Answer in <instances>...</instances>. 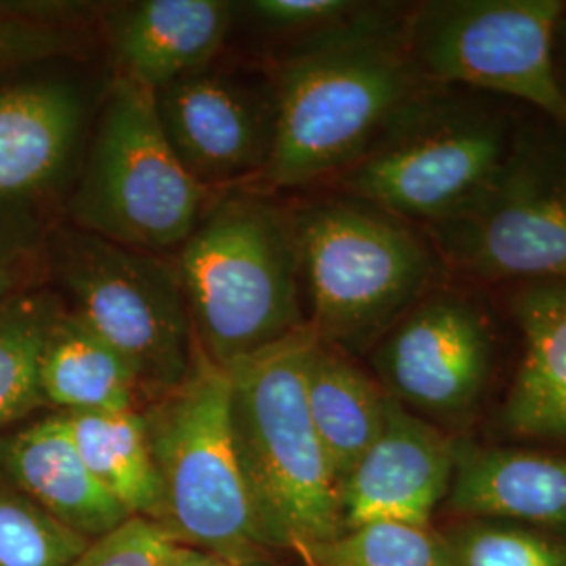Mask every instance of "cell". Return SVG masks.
<instances>
[{
	"instance_id": "obj_7",
	"label": "cell",
	"mask_w": 566,
	"mask_h": 566,
	"mask_svg": "<svg viewBox=\"0 0 566 566\" xmlns=\"http://www.w3.org/2000/svg\"><path fill=\"white\" fill-rule=\"evenodd\" d=\"M42 248L65 308L116 348L154 403L193 374L202 353L175 261L60 224Z\"/></svg>"
},
{
	"instance_id": "obj_25",
	"label": "cell",
	"mask_w": 566,
	"mask_h": 566,
	"mask_svg": "<svg viewBox=\"0 0 566 566\" xmlns=\"http://www.w3.org/2000/svg\"><path fill=\"white\" fill-rule=\"evenodd\" d=\"M91 542L0 481V566H74Z\"/></svg>"
},
{
	"instance_id": "obj_26",
	"label": "cell",
	"mask_w": 566,
	"mask_h": 566,
	"mask_svg": "<svg viewBox=\"0 0 566 566\" xmlns=\"http://www.w3.org/2000/svg\"><path fill=\"white\" fill-rule=\"evenodd\" d=\"M65 13L72 11L57 4L53 9H30L25 4L15 9L11 4H0V70L93 51L81 25L65 20Z\"/></svg>"
},
{
	"instance_id": "obj_28",
	"label": "cell",
	"mask_w": 566,
	"mask_h": 566,
	"mask_svg": "<svg viewBox=\"0 0 566 566\" xmlns=\"http://www.w3.org/2000/svg\"><path fill=\"white\" fill-rule=\"evenodd\" d=\"M175 539L163 525L128 518L124 525L93 542L74 566H164Z\"/></svg>"
},
{
	"instance_id": "obj_8",
	"label": "cell",
	"mask_w": 566,
	"mask_h": 566,
	"mask_svg": "<svg viewBox=\"0 0 566 566\" xmlns=\"http://www.w3.org/2000/svg\"><path fill=\"white\" fill-rule=\"evenodd\" d=\"M164 489V528L233 565L259 560L256 525L231 422L229 374L200 357L179 388L143 409Z\"/></svg>"
},
{
	"instance_id": "obj_14",
	"label": "cell",
	"mask_w": 566,
	"mask_h": 566,
	"mask_svg": "<svg viewBox=\"0 0 566 566\" xmlns=\"http://www.w3.org/2000/svg\"><path fill=\"white\" fill-rule=\"evenodd\" d=\"M458 443L388 397L385 428L340 486L344 528L369 523L430 526L447 502Z\"/></svg>"
},
{
	"instance_id": "obj_30",
	"label": "cell",
	"mask_w": 566,
	"mask_h": 566,
	"mask_svg": "<svg viewBox=\"0 0 566 566\" xmlns=\"http://www.w3.org/2000/svg\"><path fill=\"white\" fill-rule=\"evenodd\" d=\"M164 566H238L229 560H224L221 556H214L210 552L196 549V547L181 546V544H172L166 563Z\"/></svg>"
},
{
	"instance_id": "obj_22",
	"label": "cell",
	"mask_w": 566,
	"mask_h": 566,
	"mask_svg": "<svg viewBox=\"0 0 566 566\" xmlns=\"http://www.w3.org/2000/svg\"><path fill=\"white\" fill-rule=\"evenodd\" d=\"M63 311L57 290L36 285L0 304V434L44 407L42 350Z\"/></svg>"
},
{
	"instance_id": "obj_12",
	"label": "cell",
	"mask_w": 566,
	"mask_h": 566,
	"mask_svg": "<svg viewBox=\"0 0 566 566\" xmlns=\"http://www.w3.org/2000/svg\"><path fill=\"white\" fill-rule=\"evenodd\" d=\"M151 97L172 151L206 189L263 179L277 135L273 67L221 55Z\"/></svg>"
},
{
	"instance_id": "obj_4",
	"label": "cell",
	"mask_w": 566,
	"mask_h": 566,
	"mask_svg": "<svg viewBox=\"0 0 566 566\" xmlns=\"http://www.w3.org/2000/svg\"><path fill=\"white\" fill-rule=\"evenodd\" d=\"M311 336L306 327L227 371L233 437L261 539L301 558L344 531L340 483L304 399Z\"/></svg>"
},
{
	"instance_id": "obj_16",
	"label": "cell",
	"mask_w": 566,
	"mask_h": 566,
	"mask_svg": "<svg viewBox=\"0 0 566 566\" xmlns=\"http://www.w3.org/2000/svg\"><path fill=\"white\" fill-rule=\"evenodd\" d=\"M0 481L91 544L130 518L84 464L61 413L0 434Z\"/></svg>"
},
{
	"instance_id": "obj_11",
	"label": "cell",
	"mask_w": 566,
	"mask_h": 566,
	"mask_svg": "<svg viewBox=\"0 0 566 566\" xmlns=\"http://www.w3.org/2000/svg\"><path fill=\"white\" fill-rule=\"evenodd\" d=\"M432 233L447 263L479 280L566 282V151L516 142L485 196Z\"/></svg>"
},
{
	"instance_id": "obj_13",
	"label": "cell",
	"mask_w": 566,
	"mask_h": 566,
	"mask_svg": "<svg viewBox=\"0 0 566 566\" xmlns=\"http://www.w3.org/2000/svg\"><path fill=\"white\" fill-rule=\"evenodd\" d=\"M367 357L388 397L430 424H451L485 392L493 332L476 304L451 292L426 294Z\"/></svg>"
},
{
	"instance_id": "obj_17",
	"label": "cell",
	"mask_w": 566,
	"mask_h": 566,
	"mask_svg": "<svg viewBox=\"0 0 566 566\" xmlns=\"http://www.w3.org/2000/svg\"><path fill=\"white\" fill-rule=\"evenodd\" d=\"M447 502L465 518L566 531V455L458 446Z\"/></svg>"
},
{
	"instance_id": "obj_6",
	"label": "cell",
	"mask_w": 566,
	"mask_h": 566,
	"mask_svg": "<svg viewBox=\"0 0 566 566\" xmlns=\"http://www.w3.org/2000/svg\"><path fill=\"white\" fill-rule=\"evenodd\" d=\"M217 196L172 151L151 93L114 76L67 202V224L166 256L187 242Z\"/></svg>"
},
{
	"instance_id": "obj_23",
	"label": "cell",
	"mask_w": 566,
	"mask_h": 566,
	"mask_svg": "<svg viewBox=\"0 0 566 566\" xmlns=\"http://www.w3.org/2000/svg\"><path fill=\"white\" fill-rule=\"evenodd\" d=\"M306 566H453L446 542L430 526L369 523L306 549Z\"/></svg>"
},
{
	"instance_id": "obj_19",
	"label": "cell",
	"mask_w": 566,
	"mask_h": 566,
	"mask_svg": "<svg viewBox=\"0 0 566 566\" xmlns=\"http://www.w3.org/2000/svg\"><path fill=\"white\" fill-rule=\"evenodd\" d=\"M303 385L311 422L343 486L385 428L388 395L348 353L315 336L304 350Z\"/></svg>"
},
{
	"instance_id": "obj_1",
	"label": "cell",
	"mask_w": 566,
	"mask_h": 566,
	"mask_svg": "<svg viewBox=\"0 0 566 566\" xmlns=\"http://www.w3.org/2000/svg\"><path fill=\"white\" fill-rule=\"evenodd\" d=\"M277 135L261 182L298 189L340 177L420 99V72L376 11L308 36L273 65Z\"/></svg>"
},
{
	"instance_id": "obj_20",
	"label": "cell",
	"mask_w": 566,
	"mask_h": 566,
	"mask_svg": "<svg viewBox=\"0 0 566 566\" xmlns=\"http://www.w3.org/2000/svg\"><path fill=\"white\" fill-rule=\"evenodd\" d=\"M41 392L57 413L143 411L147 401L135 369L67 308L42 350Z\"/></svg>"
},
{
	"instance_id": "obj_9",
	"label": "cell",
	"mask_w": 566,
	"mask_h": 566,
	"mask_svg": "<svg viewBox=\"0 0 566 566\" xmlns=\"http://www.w3.org/2000/svg\"><path fill=\"white\" fill-rule=\"evenodd\" d=\"M514 145L500 116L418 99L340 182L346 196L434 227L485 196Z\"/></svg>"
},
{
	"instance_id": "obj_21",
	"label": "cell",
	"mask_w": 566,
	"mask_h": 566,
	"mask_svg": "<svg viewBox=\"0 0 566 566\" xmlns=\"http://www.w3.org/2000/svg\"><path fill=\"white\" fill-rule=\"evenodd\" d=\"M84 464L130 518L164 526V489L143 411L61 413Z\"/></svg>"
},
{
	"instance_id": "obj_18",
	"label": "cell",
	"mask_w": 566,
	"mask_h": 566,
	"mask_svg": "<svg viewBox=\"0 0 566 566\" xmlns=\"http://www.w3.org/2000/svg\"><path fill=\"white\" fill-rule=\"evenodd\" d=\"M510 311L523 332V359L502 420L523 439H566V282L521 283Z\"/></svg>"
},
{
	"instance_id": "obj_29",
	"label": "cell",
	"mask_w": 566,
	"mask_h": 566,
	"mask_svg": "<svg viewBox=\"0 0 566 566\" xmlns=\"http://www.w3.org/2000/svg\"><path fill=\"white\" fill-rule=\"evenodd\" d=\"M39 254H25L0 242V304L32 285V264Z\"/></svg>"
},
{
	"instance_id": "obj_24",
	"label": "cell",
	"mask_w": 566,
	"mask_h": 566,
	"mask_svg": "<svg viewBox=\"0 0 566 566\" xmlns=\"http://www.w3.org/2000/svg\"><path fill=\"white\" fill-rule=\"evenodd\" d=\"M453 566H566V537L535 526L465 518L441 531Z\"/></svg>"
},
{
	"instance_id": "obj_2",
	"label": "cell",
	"mask_w": 566,
	"mask_h": 566,
	"mask_svg": "<svg viewBox=\"0 0 566 566\" xmlns=\"http://www.w3.org/2000/svg\"><path fill=\"white\" fill-rule=\"evenodd\" d=\"M175 266L198 348L224 371L306 329L292 208L266 189L219 193Z\"/></svg>"
},
{
	"instance_id": "obj_10",
	"label": "cell",
	"mask_w": 566,
	"mask_h": 566,
	"mask_svg": "<svg viewBox=\"0 0 566 566\" xmlns=\"http://www.w3.org/2000/svg\"><path fill=\"white\" fill-rule=\"evenodd\" d=\"M563 13L560 0L426 2L405 25V44L420 76L521 99L566 128L554 67Z\"/></svg>"
},
{
	"instance_id": "obj_3",
	"label": "cell",
	"mask_w": 566,
	"mask_h": 566,
	"mask_svg": "<svg viewBox=\"0 0 566 566\" xmlns=\"http://www.w3.org/2000/svg\"><path fill=\"white\" fill-rule=\"evenodd\" d=\"M292 221L317 340L367 355L428 294L437 254L403 219L344 193L294 206Z\"/></svg>"
},
{
	"instance_id": "obj_5",
	"label": "cell",
	"mask_w": 566,
	"mask_h": 566,
	"mask_svg": "<svg viewBox=\"0 0 566 566\" xmlns=\"http://www.w3.org/2000/svg\"><path fill=\"white\" fill-rule=\"evenodd\" d=\"M112 81L93 51L0 70V242L39 254L63 224Z\"/></svg>"
},
{
	"instance_id": "obj_27",
	"label": "cell",
	"mask_w": 566,
	"mask_h": 566,
	"mask_svg": "<svg viewBox=\"0 0 566 566\" xmlns=\"http://www.w3.org/2000/svg\"><path fill=\"white\" fill-rule=\"evenodd\" d=\"M364 4L346 0H252L235 2L238 15L264 34L294 39V42L315 36L334 25L357 15Z\"/></svg>"
},
{
	"instance_id": "obj_15",
	"label": "cell",
	"mask_w": 566,
	"mask_h": 566,
	"mask_svg": "<svg viewBox=\"0 0 566 566\" xmlns=\"http://www.w3.org/2000/svg\"><path fill=\"white\" fill-rule=\"evenodd\" d=\"M235 2L137 0L99 15L105 61L114 76L156 93L223 55Z\"/></svg>"
}]
</instances>
